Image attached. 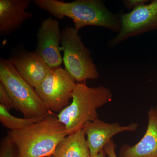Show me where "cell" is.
Wrapping results in <instances>:
<instances>
[{"instance_id": "obj_1", "label": "cell", "mask_w": 157, "mask_h": 157, "mask_svg": "<svg viewBox=\"0 0 157 157\" xmlns=\"http://www.w3.org/2000/svg\"><path fill=\"white\" fill-rule=\"evenodd\" d=\"M34 4L48 11L56 18L65 17L73 20L76 31L88 26L101 27L118 33L121 24L119 15L109 11L101 0H77L67 2L57 0H34Z\"/></svg>"}, {"instance_id": "obj_2", "label": "cell", "mask_w": 157, "mask_h": 157, "mask_svg": "<svg viewBox=\"0 0 157 157\" xmlns=\"http://www.w3.org/2000/svg\"><path fill=\"white\" fill-rule=\"evenodd\" d=\"M69 135L57 116L50 113L25 128L9 131L7 136L17 149L16 157H46L53 155Z\"/></svg>"}, {"instance_id": "obj_3", "label": "cell", "mask_w": 157, "mask_h": 157, "mask_svg": "<svg viewBox=\"0 0 157 157\" xmlns=\"http://www.w3.org/2000/svg\"><path fill=\"white\" fill-rule=\"evenodd\" d=\"M112 98L110 90L103 86L91 87L86 82L76 83L72 102L57 116L70 135L98 119V109L111 102Z\"/></svg>"}, {"instance_id": "obj_4", "label": "cell", "mask_w": 157, "mask_h": 157, "mask_svg": "<svg viewBox=\"0 0 157 157\" xmlns=\"http://www.w3.org/2000/svg\"><path fill=\"white\" fill-rule=\"evenodd\" d=\"M0 82L12 98L14 109L24 117L44 118L51 113L35 88L20 75L9 59H0Z\"/></svg>"}, {"instance_id": "obj_5", "label": "cell", "mask_w": 157, "mask_h": 157, "mask_svg": "<svg viewBox=\"0 0 157 157\" xmlns=\"http://www.w3.org/2000/svg\"><path fill=\"white\" fill-rule=\"evenodd\" d=\"M78 32L73 27H66L61 31L60 47L65 69L77 83L97 79L99 76L90 51L84 45Z\"/></svg>"}, {"instance_id": "obj_6", "label": "cell", "mask_w": 157, "mask_h": 157, "mask_svg": "<svg viewBox=\"0 0 157 157\" xmlns=\"http://www.w3.org/2000/svg\"><path fill=\"white\" fill-rule=\"evenodd\" d=\"M76 83L66 69L60 67L52 69L35 90L49 111L59 113L69 105Z\"/></svg>"}, {"instance_id": "obj_7", "label": "cell", "mask_w": 157, "mask_h": 157, "mask_svg": "<svg viewBox=\"0 0 157 157\" xmlns=\"http://www.w3.org/2000/svg\"><path fill=\"white\" fill-rule=\"evenodd\" d=\"M120 16V31L109 40L108 46L114 47L132 37L150 31H157V0L139 6Z\"/></svg>"}, {"instance_id": "obj_8", "label": "cell", "mask_w": 157, "mask_h": 157, "mask_svg": "<svg viewBox=\"0 0 157 157\" xmlns=\"http://www.w3.org/2000/svg\"><path fill=\"white\" fill-rule=\"evenodd\" d=\"M36 51L52 69L60 67L63 62L59 44L61 32L57 20L49 17L44 19L36 34Z\"/></svg>"}, {"instance_id": "obj_9", "label": "cell", "mask_w": 157, "mask_h": 157, "mask_svg": "<svg viewBox=\"0 0 157 157\" xmlns=\"http://www.w3.org/2000/svg\"><path fill=\"white\" fill-rule=\"evenodd\" d=\"M138 128L136 123L122 126L117 123H108L99 119L87 123L83 129L91 157H97L116 135L124 132H135Z\"/></svg>"}, {"instance_id": "obj_10", "label": "cell", "mask_w": 157, "mask_h": 157, "mask_svg": "<svg viewBox=\"0 0 157 157\" xmlns=\"http://www.w3.org/2000/svg\"><path fill=\"white\" fill-rule=\"evenodd\" d=\"M9 59L20 75L35 88L52 70L36 51L25 52Z\"/></svg>"}, {"instance_id": "obj_11", "label": "cell", "mask_w": 157, "mask_h": 157, "mask_svg": "<svg viewBox=\"0 0 157 157\" xmlns=\"http://www.w3.org/2000/svg\"><path fill=\"white\" fill-rule=\"evenodd\" d=\"M31 0H0V34L7 36L19 30L24 21L34 16L26 10Z\"/></svg>"}, {"instance_id": "obj_12", "label": "cell", "mask_w": 157, "mask_h": 157, "mask_svg": "<svg viewBox=\"0 0 157 157\" xmlns=\"http://www.w3.org/2000/svg\"><path fill=\"white\" fill-rule=\"evenodd\" d=\"M146 132L139 142L133 146L124 145L119 157H157V106L147 112Z\"/></svg>"}, {"instance_id": "obj_13", "label": "cell", "mask_w": 157, "mask_h": 157, "mask_svg": "<svg viewBox=\"0 0 157 157\" xmlns=\"http://www.w3.org/2000/svg\"><path fill=\"white\" fill-rule=\"evenodd\" d=\"M54 157H91L83 128L70 134L57 147Z\"/></svg>"}, {"instance_id": "obj_14", "label": "cell", "mask_w": 157, "mask_h": 157, "mask_svg": "<svg viewBox=\"0 0 157 157\" xmlns=\"http://www.w3.org/2000/svg\"><path fill=\"white\" fill-rule=\"evenodd\" d=\"M44 118H19L12 115L6 107L0 104V122L3 126L10 131H15L25 128L30 125Z\"/></svg>"}, {"instance_id": "obj_15", "label": "cell", "mask_w": 157, "mask_h": 157, "mask_svg": "<svg viewBox=\"0 0 157 157\" xmlns=\"http://www.w3.org/2000/svg\"><path fill=\"white\" fill-rule=\"evenodd\" d=\"M14 146L8 136L3 138L1 142L0 157H16Z\"/></svg>"}, {"instance_id": "obj_16", "label": "cell", "mask_w": 157, "mask_h": 157, "mask_svg": "<svg viewBox=\"0 0 157 157\" xmlns=\"http://www.w3.org/2000/svg\"><path fill=\"white\" fill-rule=\"evenodd\" d=\"M0 104L6 107L8 110L15 108V106L12 98L9 95L6 88L0 82Z\"/></svg>"}, {"instance_id": "obj_17", "label": "cell", "mask_w": 157, "mask_h": 157, "mask_svg": "<svg viewBox=\"0 0 157 157\" xmlns=\"http://www.w3.org/2000/svg\"><path fill=\"white\" fill-rule=\"evenodd\" d=\"M148 2L147 0H124L122 1V2L127 9L132 10L139 6L147 4Z\"/></svg>"}, {"instance_id": "obj_18", "label": "cell", "mask_w": 157, "mask_h": 157, "mask_svg": "<svg viewBox=\"0 0 157 157\" xmlns=\"http://www.w3.org/2000/svg\"><path fill=\"white\" fill-rule=\"evenodd\" d=\"M116 145L112 140L104 147V150L108 157H117L115 153Z\"/></svg>"}, {"instance_id": "obj_19", "label": "cell", "mask_w": 157, "mask_h": 157, "mask_svg": "<svg viewBox=\"0 0 157 157\" xmlns=\"http://www.w3.org/2000/svg\"><path fill=\"white\" fill-rule=\"evenodd\" d=\"M106 154L104 149L101 151L96 157H106Z\"/></svg>"}, {"instance_id": "obj_20", "label": "cell", "mask_w": 157, "mask_h": 157, "mask_svg": "<svg viewBox=\"0 0 157 157\" xmlns=\"http://www.w3.org/2000/svg\"><path fill=\"white\" fill-rule=\"evenodd\" d=\"M46 157H54L53 155H51V156H49Z\"/></svg>"}]
</instances>
